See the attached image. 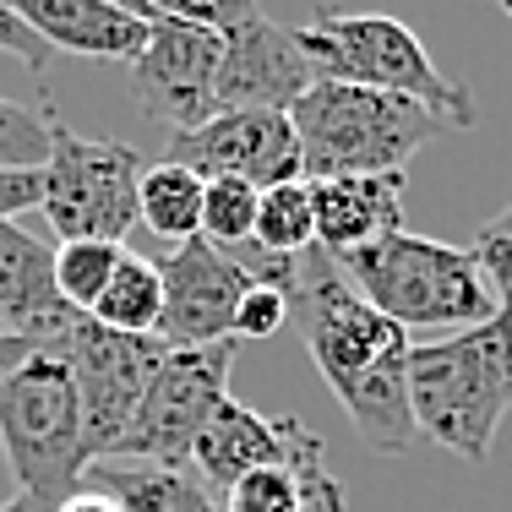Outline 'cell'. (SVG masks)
<instances>
[{"instance_id":"ac0fdd59","label":"cell","mask_w":512,"mask_h":512,"mask_svg":"<svg viewBox=\"0 0 512 512\" xmlns=\"http://www.w3.org/2000/svg\"><path fill=\"white\" fill-rule=\"evenodd\" d=\"M88 491H104L120 512H224L213 491L186 469H153V463H93Z\"/></svg>"},{"instance_id":"f546056e","label":"cell","mask_w":512,"mask_h":512,"mask_svg":"<svg viewBox=\"0 0 512 512\" xmlns=\"http://www.w3.org/2000/svg\"><path fill=\"white\" fill-rule=\"evenodd\" d=\"M44 197V169H0V224H17Z\"/></svg>"},{"instance_id":"8fae6325","label":"cell","mask_w":512,"mask_h":512,"mask_svg":"<svg viewBox=\"0 0 512 512\" xmlns=\"http://www.w3.org/2000/svg\"><path fill=\"white\" fill-rule=\"evenodd\" d=\"M218 55H224V33L218 28L180 22V17H153L148 44L131 55V88H137L142 109L158 126L175 131V137L213 120L218 115V104H213Z\"/></svg>"},{"instance_id":"2e32d148","label":"cell","mask_w":512,"mask_h":512,"mask_svg":"<svg viewBox=\"0 0 512 512\" xmlns=\"http://www.w3.org/2000/svg\"><path fill=\"white\" fill-rule=\"evenodd\" d=\"M306 186H311L316 246L333 262L404 229V175H333V180H306Z\"/></svg>"},{"instance_id":"cb8c5ba5","label":"cell","mask_w":512,"mask_h":512,"mask_svg":"<svg viewBox=\"0 0 512 512\" xmlns=\"http://www.w3.org/2000/svg\"><path fill=\"white\" fill-rule=\"evenodd\" d=\"M224 512H311V496L295 474L284 469H256L240 485L224 491Z\"/></svg>"},{"instance_id":"7a4b0ae2","label":"cell","mask_w":512,"mask_h":512,"mask_svg":"<svg viewBox=\"0 0 512 512\" xmlns=\"http://www.w3.org/2000/svg\"><path fill=\"white\" fill-rule=\"evenodd\" d=\"M409 409L414 431L463 463H485L496 431L512 414V316L409 349Z\"/></svg>"},{"instance_id":"277c9868","label":"cell","mask_w":512,"mask_h":512,"mask_svg":"<svg viewBox=\"0 0 512 512\" xmlns=\"http://www.w3.org/2000/svg\"><path fill=\"white\" fill-rule=\"evenodd\" d=\"M338 267L404 333H463V327H480L496 316V295L469 246L398 229L365 251L338 256Z\"/></svg>"},{"instance_id":"ffe728a7","label":"cell","mask_w":512,"mask_h":512,"mask_svg":"<svg viewBox=\"0 0 512 512\" xmlns=\"http://www.w3.org/2000/svg\"><path fill=\"white\" fill-rule=\"evenodd\" d=\"M202 175H191V169L169 164V158H158V164L142 169V186H137V224H148L158 240H169V246H180V240L202 235Z\"/></svg>"},{"instance_id":"5b68a950","label":"cell","mask_w":512,"mask_h":512,"mask_svg":"<svg viewBox=\"0 0 512 512\" xmlns=\"http://www.w3.org/2000/svg\"><path fill=\"white\" fill-rule=\"evenodd\" d=\"M0 453L17 474V496L39 507H60L82 491L93 469L82 398L66 360L33 349L0 376Z\"/></svg>"},{"instance_id":"4316f807","label":"cell","mask_w":512,"mask_h":512,"mask_svg":"<svg viewBox=\"0 0 512 512\" xmlns=\"http://www.w3.org/2000/svg\"><path fill=\"white\" fill-rule=\"evenodd\" d=\"M289 322V295L284 289H273V284H251L246 289V300H240V311H235V327H229V338H273L278 327Z\"/></svg>"},{"instance_id":"6da1fadb","label":"cell","mask_w":512,"mask_h":512,"mask_svg":"<svg viewBox=\"0 0 512 512\" xmlns=\"http://www.w3.org/2000/svg\"><path fill=\"white\" fill-rule=\"evenodd\" d=\"M284 295L316 371L344 404L360 442L382 458L409 453L420 436L409 409V333L376 311L322 246L295 256V278Z\"/></svg>"},{"instance_id":"83f0119b","label":"cell","mask_w":512,"mask_h":512,"mask_svg":"<svg viewBox=\"0 0 512 512\" xmlns=\"http://www.w3.org/2000/svg\"><path fill=\"white\" fill-rule=\"evenodd\" d=\"M148 17H180V22H202V28H235L240 17H251L256 0H142Z\"/></svg>"},{"instance_id":"ba28073f","label":"cell","mask_w":512,"mask_h":512,"mask_svg":"<svg viewBox=\"0 0 512 512\" xmlns=\"http://www.w3.org/2000/svg\"><path fill=\"white\" fill-rule=\"evenodd\" d=\"M191 469L202 485H213L218 496L229 485H240L256 469H284L306 485L311 512H344L349 496L338 485V474L327 469V442L311 431L300 414H262L240 398H224L207 420V431L191 447Z\"/></svg>"},{"instance_id":"e575fe53","label":"cell","mask_w":512,"mask_h":512,"mask_svg":"<svg viewBox=\"0 0 512 512\" xmlns=\"http://www.w3.org/2000/svg\"><path fill=\"white\" fill-rule=\"evenodd\" d=\"M502 11H507V17H512V0H502Z\"/></svg>"},{"instance_id":"7c38bea8","label":"cell","mask_w":512,"mask_h":512,"mask_svg":"<svg viewBox=\"0 0 512 512\" xmlns=\"http://www.w3.org/2000/svg\"><path fill=\"white\" fill-rule=\"evenodd\" d=\"M158 262L164 278V316H158V344L164 349H207V344H235L229 327L246 300L251 278L224 246L191 235L180 246H169Z\"/></svg>"},{"instance_id":"8992f818","label":"cell","mask_w":512,"mask_h":512,"mask_svg":"<svg viewBox=\"0 0 512 512\" xmlns=\"http://www.w3.org/2000/svg\"><path fill=\"white\" fill-rule=\"evenodd\" d=\"M295 39L316 66V77L414 99L431 115H442L453 131L474 126L469 88L453 82L447 71H436L431 50L420 44V33L409 22L382 17V11H322L316 22L295 28Z\"/></svg>"},{"instance_id":"d4e9b609","label":"cell","mask_w":512,"mask_h":512,"mask_svg":"<svg viewBox=\"0 0 512 512\" xmlns=\"http://www.w3.org/2000/svg\"><path fill=\"white\" fill-rule=\"evenodd\" d=\"M474 262H480V273H485V284H491V295H496V311L512 316V197L502 213H491L480 224V235H474Z\"/></svg>"},{"instance_id":"5bb4252c","label":"cell","mask_w":512,"mask_h":512,"mask_svg":"<svg viewBox=\"0 0 512 512\" xmlns=\"http://www.w3.org/2000/svg\"><path fill=\"white\" fill-rule=\"evenodd\" d=\"M311 82L316 66L300 50L295 28L262 17V11L224 28V55H218V82H213L218 109H278V115H289Z\"/></svg>"},{"instance_id":"484cf974","label":"cell","mask_w":512,"mask_h":512,"mask_svg":"<svg viewBox=\"0 0 512 512\" xmlns=\"http://www.w3.org/2000/svg\"><path fill=\"white\" fill-rule=\"evenodd\" d=\"M44 158H50L44 115L0 99V169H44Z\"/></svg>"},{"instance_id":"f1b7e54d","label":"cell","mask_w":512,"mask_h":512,"mask_svg":"<svg viewBox=\"0 0 512 512\" xmlns=\"http://www.w3.org/2000/svg\"><path fill=\"white\" fill-rule=\"evenodd\" d=\"M0 55H11V60H22V66L33 71V77H44V66H50V44L39 39V33L28 28V22L17 17V11L0 0Z\"/></svg>"},{"instance_id":"603a6c76","label":"cell","mask_w":512,"mask_h":512,"mask_svg":"<svg viewBox=\"0 0 512 512\" xmlns=\"http://www.w3.org/2000/svg\"><path fill=\"white\" fill-rule=\"evenodd\" d=\"M256 197L262 191L246 180H207L202 186V240L213 246H246L256 229Z\"/></svg>"},{"instance_id":"9c48e42d","label":"cell","mask_w":512,"mask_h":512,"mask_svg":"<svg viewBox=\"0 0 512 512\" xmlns=\"http://www.w3.org/2000/svg\"><path fill=\"white\" fill-rule=\"evenodd\" d=\"M235 344L207 349H169L142 393L131 431L120 436V453L109 463H153V469H191V447L207 431L213 409L229 398Z\"/></svg>"},{"instance_id":"d6986e66","label":"cell","mask_w":512,"mask_h":512,"mask_svg":"<svg viewBox=\"0 0 512 512\" xmlns=\"http://www.w3.org/2000/svg\"><path fill=\"white\" fill-rule=\"evenodd\" d=\"M93 322L115 327V333L131 338H153L158 333V316H164V278H158V262L142 251H120V267L109 273L104 295L93 300Z\"/></svg>"},{"instance_id":"4dcf8cb0","label":"cell","mask_w":512,"mask_h":512,"mask_svg":"<svg viewBox=\"0 0 512 512\" xmlns=\"http://www.w3.org/2000/svg\"><path fill=\"white\" fill-rule=\"evenodd\" d=\"M55 512H120V507L109 502L104 491H88V485H82V491H77V496H66V502H60Z\"/></svg>"},{"instance_id":"44dd1931","label":"cell","mask_w":512,"mask_h":512,"mask_svg":"<svg viewBox=\"0 0 512 512\" xmlns=\"http://www.w3.org/2000/svg\"><path fill=\"white\" fill-rule=\"evenodd\" d=\"M251 246L267 256H300L316 246V218H311V186L306 180H284L256 197V229Z\"/></svg>"},{"instance_id":"d6a6232c","label":"cell","mask_w":512,"mask_h":512,"mask_svg":"<svg viewBox=\"0 0 512 512\" xmlns=\"http://www.w3.org/2000/svg\"><path fill=\"white\" fill-rule=\"evenodd\" d=\"M0 512H55V507H39V502H28V496H11Z\"/></svg>"},{"instance_id":"9a60e30c","label":"cell","mask_w":512,"mask_h":512,"mask_svg":"<svg viewBox=\"0 0 512 512\" xmlns=\"http://www.w3.org/2000/svg\"><path fill=\"white\" fill-rule=\"evenodd\" d=\"M82 311L60 300L55 246L22 224H0V333L44 349L71 333Z\"/></svg>"},{"instance_id":"4fadbf2b","label":"cell","mask_w":512,"mask_h":512,"mask_svg":"<svg viewBox=\"0 0 512 512\" xmlns=\"http://www.w3.org/2000/svg\"><path fill=\"white\" fill-rule=\"evenodd\" d=\"M164 158L202 180H246L256 191L300 180V142L278 109H218L197 131L169 137Z\"/></svg>"},{"instance_id":"836d02e7","label":"cell","mask_w":512,"mask_h":512,"mask_svg":"<svg viewBox=\"0 0 512 512\" xmlns=\"http://www.w3.org/2000/svg\"><path fill=\"white\" fill-rule=\"evenodd\" d=\"M109 6H120V11H131V17H148V6H142V0H109ZM153 22V17H148Z\"/></svg>"},{"instance_id":"52a82bcc","label":"cell","mask_w":512,"mask_h":512,"mask_svg":"<svg viewBox=\"0 0 512 512\" xmlns=\"http://www.w3.org/2000/svg\"><path fill=\"white\" fill-rule=\"evenodd\" d=\"M44 131H50V158H44V197L39 213L44 224L66 240H109L126 246L137 229V186H142V158L131 142L109 137H82L60 120V109L44 99L39 104Z\"/></svg>"},{"instance_id":"30bf717a","label":"cell","mask_w":512,"mask_h":512,"mask_svg":"<svg viewBox=\"0 0 512 512\" xmlns=\"http://www.w3.org/2000/svg\"><path fill=\"white\" fill-rule=\"evenodd\" d=\"M44 349L66 360L71 382H77L93 463H109L120 453V436L131 431V414H137L142 393H148L153 371L164 365L169 349L158 338H131V333H115V327H99L93 316H77L71 333Z\"/></svg>"},{"instance_id":"d590c367","label":"cell","mask_w":512,"mask_h":512,"mask_svg":"<svg viewBox=\"0 0 512 512\" xmlns=\"http://www.w3.org/2000/svg\"><path fill=\"white\" fill-rule=\"evenodd\" d=\"M6 371H11V365H6V360H0V376H6Z\"/></svg>"},{"instance_id":"1f68e13d","label":"cell","mask_w":512,"mask_h":512,"mask_svg":"<svg viewBox=\"0 0 512 512\" xmlns=\"http://www.w3.org/2000/svg\"><path fill=\"white\" fill-rule=\"evenodd\" d=\"M22 355H33V344H22V338H6V333H0V360L17 365Z\"/></svg>"},{"instance_id":"e0dca14e","label":"cell","mask_w":512,"mask_h":512,"mask_svg":"<svg viewBox=\"0 0 512 512\" xmlns=\"http://www.w3.org/2000/svg\"><path fill=\"white\" fill-rule=\"evenodd\" d=\"M50 50L88 60H126L148 44V17L109 6V0H6Z\"/></svg>"},{"instance_id":"7402d4cb","label":"cell","mask_w":512,"mask_h":512,"mask_svg":"<svg viewBox=\"0 0 512 512\" xmlns=\"http://www.w3.org/2000/svg\"><path fill=\"white\" fill-rule=\"evenodd\" d=\"M120 251L126 246H109V240H66V246L55 251V284H60V300H66L71 311L88 316L93 300L104 295L109 273L120 267Z\"/></svg>"},{"instance_id":"3957f363","label":"cell","mask_w":512,"mask_h":512,"mask_svg":"<svg viewBox=\"0 0 512 512\" xmlns=\"http://www.w3.org/2000/svg\"><path fill=\"white\" fill-rule=\"evenodd\" d=\"M300 142V180L333 175H404L409 158L447 137V120L398 93L316 77L289 109Z\"/></svg>"}]
</instances>
